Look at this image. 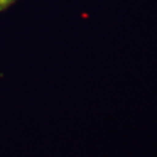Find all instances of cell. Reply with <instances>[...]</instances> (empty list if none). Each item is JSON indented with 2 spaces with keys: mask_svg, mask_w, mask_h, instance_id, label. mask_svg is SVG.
<instances>
[{
  "mask_svg": "<svg viewBox=\"0 0 157 157\" xmlns=\"http://www.w3.org/2000/svg\"><path fill=\"white\" fill-rule=\"evenodd\" d=\"M17 0H0V12L7 10L10 6H12Z\"/></svg>",
  "mask_w": 157,
  "mask_h": 157,
  "instance_id": "1",
  "label": "cell"
}]
</instances>
